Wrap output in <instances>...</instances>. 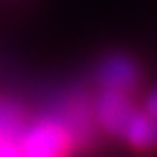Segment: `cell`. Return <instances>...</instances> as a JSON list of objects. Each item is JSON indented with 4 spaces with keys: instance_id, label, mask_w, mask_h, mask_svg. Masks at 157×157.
I'll return each mask as SVG.
<instances>
[{
    "instance_id": "obj_3",
    "label": "cell",
    "mask_w": 157,
    "mask_h": 157,
    "mask_svg": "<svg viewBox=\"0 0 157 157\" xmlns=\"http://www.w3.org/2000/svg\"><path fill=\"white\" fill-rule=\"evenodd\" d=\"M126 140L140 151H151L157 147V120L147 112H134L124 126Z\"/></svg>"
},
{
    "instance_id": "obj_2",
    "label": "cell",
    "mask_w": 157,
    "mask_h": 157,
    "mask_svg": "<svg viewBox=\"0 0 157 157\" xmlns=\"http://www.w3.org/2000/svg\"><path fill=\"white\" fill-rule=\"evenodd\" d=\"M134 112L136 110L132 108L124 90L106 88L104 94L96 102V120L100 122V126H104L106 130L114 132V134L124 132V126L128 124V120Z\"/></svg>"
},
{
    "instance_id": "obj_1",
    "label": "cell",
    "mask_w": 157,
    "mask_h": 157,
    "mask_svg": "<svg viewBox=\"0 0 157 157\" xmlns=\"http://www.w3.org/2000/svg\"><path fill=\"white\" fill-rule=\"evenodd\" d=\"M16 145L20 157H71L77 136L61 118H43L18 137Z\"/></svg>"
},
{
    "instance_id": "obj_6",
    "label": "cell",
    "mask_w": 157,
    "mask_h": 157,
    "mask_svg": "<svg viewBox=\"0 0 157 157\" xmlns=\"http://www.w3.org/2000/svg\"><path fill=\"white\" fill-rule=\"evenodd\" d=\"M145 112H147L151 118H155V120H157V92H153V94L147 98V102H145Z\"/></svg>"
},
{
    "instance_id": "obj_5",
    "label": "cell",
    "mask_w": 157,
    "mask_h": 157,
    "mask_svg": "<svg viewBox=\"0 0 157 157\" xmlns=\"http://www.w3.org/2000/svg\"><path fill=\"white\" fill-rule=\"evenodd\" d=\"M0 157H20L16 140H4V137H0Z\"/></svg>"
},
{
    "instance_id": "obj_4",
    "label": "cell",
    "mask_w": 157,
    "mask_h": 157,
    "mask_svg": "<svg viewBox=\"0 0 157 157\" xmlns=\"http://www.w3.org/2000/svg\"><path fill=\"white\" fill-rule=\"evenodd\" d=\"M137 81V71L126 59H112L102 69V82L106 88L128 92Z\"/></svg>"
}]
</instances>
